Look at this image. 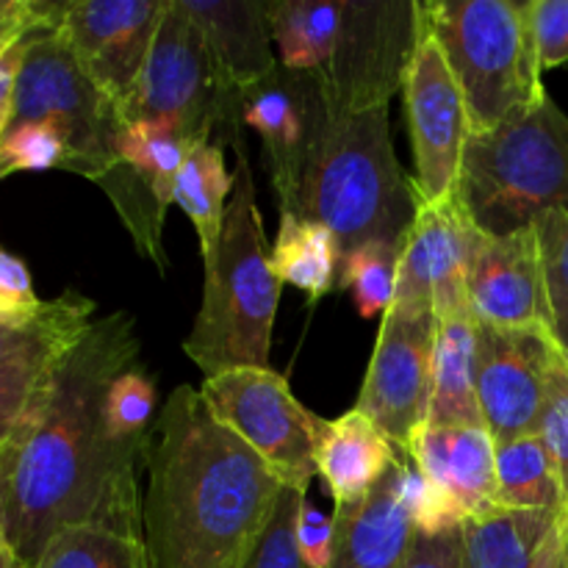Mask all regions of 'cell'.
I'll return each instance as SVG.
<instances>
[{"instance_id": "39", "label": "cell", "mask_w": 568, "mask_h": 568, "mask_svg": "<svg viewBox=\"0 0 568 568\" xmlns=\"http://www.w3.org/2000/svg\"><path fill=\"white\" fill-rule=\"evenodd\" d=\"M527 9L541 72L568 64V0H527Z\"/></svg>"}, {"instance_id": "44", "label": "cell", "mask_w": 568, "mask_h": 568, "mask_svg": "<svg viewBox=\"0 0 568 568\" xmlns=\"http://www.w3.org/2000/svg\"><path fill=\"white\" fill-rule=\"evenodd\" d=\"M26 48H28V37H22L20 42H14L9 50L0 53V136H3L6 128H9L11 111H14L17 78H20Z\"/></svg>"}, {"instance_id": "27", "label": "cell", "mask_w": 568, "mask_h": 568, "mask_svg": "<svg viewBox=\"0 0 568 568\" xmlns=\"http://www.w3.org/2000/svg\"><path fill=\"white\" fill-rule=\"evenodd\" d=\"M497 505L505 510H568L564 483L538 433L497 444Z\"/></svg>"}, {"instance_id": "10", "label": "cell", "mask_w": 568, "mask_h": 568, "mask_svg": "<svg viewBox=\"0 0 568 568\" xmlns=\"http://www.w3.org/2000/svg\"><path fill=\"white\" fill-rule=\"evenodd\" d=\"M419 39V0H342V31L322 89L333 116L388 105Z\"/></svg>"}, {"instance_id": "47", "label": "cell", "mask_w": 568, "mask_h": 568, "mask_svg": "<svg viewBox=\"0 0 568 568\" xmlns=\"http://www.w3.org/2000/svg\"><path fill=\"white\" fill-rule=\"evenodd\" d=\"M0 541H3V538H0Z\"/></svg>"}, {"instance_id": "14", "label": "cell", "mask_w": 568, "mask_h": 568, "mask_svg": "<svg viewBox=\"0 0 568 568\" xmlns=\"http://www.w3.org/2000/svg\"><path fill=\"white\" fill-rule=\"evenodd\" d=\"M547 327H494L477 322V399L494 444L538 433L552 366Z\"/></svg>"}, {"instance_id": "46", "label": "cell", "mask_w": 568, "mask_h": 568, "mask_svg": "<svg viewBox=\"0 0 568 568\" xmlns=\"http://www.w3.org/2000/svg\"><path fill=\"white\" fill-rule=\"evenodd\" d=\"M0 568H26L20 564V560H17V555L11 552V549L6 547L3 541H0Z\"/></svg>"}, {"instance_id": "19", "label": "cell", "mask_w": 568, "mask_h": 568, "mask_svg": "<svg viewBox=\"0 0 568 568\" xmlns=\"http://www.w3.org/2000/svg\"><path fill=\"white\" fill-rule=\"evenodd\" d=\"M466 300L480 325L547 327V286L536 225L508 236L477 231L466 272Z\"/></svg>"}, {"instance_id": "20", "label": "cell", "mask_w": 568, "mask_h": 568, "mask_svg": "<svg viewBox=\"0 0 568 568\" xmlns=\"http://www.w3.org/2000/svg\"><path fill=\"white\" fill-rule=\"evenodd\" d=\"M405 455L394 460L377 486L355 505L333 508V558L327 568H399L416 538L403 497Z\"/></svg>"}, {"instance_id": "22", "label": "cell", "mask_w": 568, "mask_h": 568, "mask_svg": "<svg viewBox=\"0 0 568 568\" xmlns=\"http://www.w3.org/2000/svg\"><path fill=\"white\" fill-rule=\"evenodd\" d=\"M397 460L392 438L358 408L327 422L316 449V475L333 497V508L355 505L377 486Z\"/></svg>"}, {"instance_id": "2", "label": "cell", "mask_w": 568, "mask_h": 568, "mask_svg": "<svg viewBox=\"0 0 568 568\" xmlns=\"http://www.w3.org/2000/svg\"><path fill=\"white\" fill-rule=\"evenodd\" d=\"M144 466L142 547L150 568H236L283 488L192 386L166 397Z\"/></svg>"}, {"instance_id": "7", "label": "cell", "mask_w": 568, "mask_h": 568, "mask_svg": "<svg viewBox=\"0 0 568 568\" xmlns=\"http://www.w3.org/2000/svg\"><path fill=\"white\" fill-rule=\"evenodd\" d=\"M50 122L67 142V170L98 183L120 161V105L81 70L59 31L28 33L11 122Z\"/></svg>"}, {"instance_id": "30", "label": "cell", "mask_w": 568, "mask_h": 568, "mask_svg": "<svg viewBox=\"0 0 568 568\" xmlns=\"http://www.w3.org/2000/svg\"><path fill=\"white\" fill-rule=\"evenodd\" d=\"M33 568H150L139 538L103 527H70L53 536Z\"/></svg>"}, {"instance_id": "17", "label": "cell", "mask_w": 568, "mask_h": 568, "mask_svg": "<svg viewBox=\"0 0 568 568\" xmlns=\"http://www.w3.org/2000/svg\"><path fill=\"white\" fill-rule=\"evenodd\" d=\"M181 3L203 33L220 87L214 142L222 148L231 144L236 155L247 153L239 100L277 67L266 3L261 0H181Z\"/></svg>"}, {"instance_id": "18", "label": "cell", "mask_w": 568, "mask_h": 568, "mask_svg": "<svg viewBox=\"0 0 568 568\" xmlns=\"http://www.w3.org/2000/svg\"><path fill=\"white\" fill-rule=\"evenodd\" d=\"M475 236L477 227L458 194L433 205L422 203L399 247L392 303L427 308L436 320L469 311L466 272Z\"/></svg>"}, {"instance_id": "31", "label": "cell", "mask_w": 568, "mask_h": 568, "mask_svg": "<svg viewBox=\"0 0 568 568\" xmlns=\"http://www.w3.org/2000/svg\"><path fill=\"white\" fill-rule=\"evenodd\" d=\"M403 242H366L338 264V288H349L364 320H375L392 308L397 286V264Z\"/></svg>"}, {"instance_id": "26", "label": "cell", "mask_w": 568, "mask_h": 568, "mask_svg": "<svg viewBox=\"0 0 568 568\" xmlns=\"http://www.w3.org/2000/svg\"><path fill=\"white\" fill-rule=\"evenodd\" d=\"M270 264L277 281L303 292L308 305H316L338 288L342 255H338L336 236L320 222H308L297 214H281Z\"/></svg>"}, {"instance_id": "38", "label": "cell", "mask_w": 568, "mask_h": 568, "mask_svg": "<svg viewBox=\"0 0 568 568\" xmlns=\"http://www.w3.org/2000/svg\"><path fill=\"white\" fill-rule=\"evenodd\" d=\"M538 436L544 438L549 455H552L568 505V364L560 355L552 366V375H549L547 403H544L541 422H538Z\"/></svg>"}, {"instance_id": "32", "label": "cell", "mask_w": 568, "mask_h": 568, "mask_svg": "<svg viewBox=\"0 0 568 568\" xmlns=\"http://www.w3.org/2000/svg\"><path fill=\"white\" fill-rule=\"evenodd\" d=\"M547 286V331L555 349L568 364V211L555 209L536 220Z\"/></svg>"}, {"instance_id": "36", "label": "cell", "mask_w": 568, "mask_h": 568, "mask_svg": "<svg viewBox=\"0 0 568 568\" xmlns=\"http://www.w3.org/2000/svg\"><path fill=\"white\" fill-rule=\"evenodd\" d=\"M64 355H37L0 366V447L17 430Z\"/></svg>"}, {"instance_id": "13", "label": "cell", "mask_w": 568, "mask_h": 568, "mask_svg": "<svg viewBox=\"0 0 568 568\" xmlns=\"http://www.w3.org/2000/svg\"><path fill=\"white\" fill-rule=\"evenodd\" d=\"M239 116L244 128H253L261 136L281 214L292 211L333 122L325 89L316 78L277 64L242 94Z\"/></svg>"}, {"instance_id": "45", "label": "cell", "mask_w": 568, "mask_h": 568, "mask_svg": "<svg viewBox=\"0 0 568 568\" xmlns=\"http://www.w3.org/2000/svg\"><path fill=\"white\" fill-rule=\"evenodd\" d=\"M536 568H568V510L560 516L552 536L544 544Z\"/></svg>"}, {"instance_id": "16", "label": "cell", "mask_w": 568, "mask_h": 568, "mask_svg": "<svg viewBox=\"0 0 568 568\" xmlns=\"http://www.w3.org/2000/svg\"><path fill=\"white\" fill-rule=\"evenodd\" d=\"M164 6L166 0H59L55 31L120 114L142 75Z\"/></svg>"}, {"instance_id": "15", "label": "cell", "mask_w": 568, "mask_h": 568, "mask_svg": "<svg viewBox=\"0 0 568 568\" xmlns=\"http://www.w3.org/2000/svg\"><path fill=\"white\" fill-rule=\"evenodd\" d=\"M192 150V144L183 142L170 128L153 122H125L120 131V161L98 181V186L114 203L139 253L153 261L161 275H166L170 266L161 231L166 211L175 203L178 175Z\"/></svg>"}, {"instance_id": "4", "label": "cell", "mask_w": 568, "mask_h": 568, "mask_svg": "<svg viewBox=\"0 0 568 568\" xmlns=\"http://www.w3.org/2000/svg\"><path fill=\"white\" fill-rule=\"evenodd\" d=\"M419 192L392 142L388 105L333 116L292 211L336 236L338 255L366 242H403L419 214Z\"/></svg>"}, {"instance_id": "28", "label": "cell", "mask_w": 568, "mask_h": 568, "mask_svg": "<svg viewBox=\"0 0 568 568\" xmlns=\"http://www.w3.org/2000/svg\"><path fill=\"white\" fill-rule=\"evenodd\" d=\"M233 186L236 178L227 172L222 144L203 142L186 155V164L178 175L175 203L192 220L203 258H209L220 244Z\"/></svg>"}, {"instance_id": "42", "label": "cell", "mask_w": 568, "mask_h": 568, "mask_svg": "<svg viewBox=\"0 0 568 568\" xmlns=\"http://www.w3.org/2000/svg\"><path fill=\"white\" fill-rule=\"evenodd\" d=\"M333 538H336V525L333 514L327 516L314 499L305 494L297 516V544L303 560L308 568H327L333 558Z\"/></svg>"}, {"instance_id": "25", "label": "cell", "mask_w": 568, "mask_h": 568, "mask_svg": "<svg viewBox=\"0 0 568 568\" xmlns=\"http://www.w3.org/2000/svg\"><path fill=\"white\" fill-rule=\"evenodd\" d=\"M564 514L552 510H505L471 516L460 525V568H536L544 544Z\"/></svg>"}, {"instance_id": "37", "label": "cell", "mask_w": 568, "mask_h": 568, "mask_svg": "<svg viewBox=\"0 0 568 568\" xmlns=\"http://www.w3.org/2000/svg\"><path fill=\"white\" fill-rule=\"evenodd\" d=\"M403 497L416 525V532H422V536H436V532L455 530V527L464 525L455 505L408 458H405Z\"/></svg>"}, {"instance_id": "33", "label": "cell", "mask_w": 568, "mask_h": 568, "mask_svg": "<svg viewBox=\"0 0 568 568\" xmlns=\"http://www.w3.org/2000/svg\"><path fill=\"white\" fill-rule=\"evenodd\" d=\"M308 491L283 486L270 516L244 549L236 568H308L297 544V516Z\"/></svg>"}, {"instance_id": "5", "label": "cell", "mask_w": 568, "mask_h": 568, "mask_svg": "<svg viewBox=\"0 0 568 568\" xmlns=\"http://www.w3.org/2000/svg\"><path fill=\"white\" fill-rule=\"evenodd\" d=\"M455 194L488 236L568 211V116L558 103L547 94L494 131L469 133Z\"/></svg>"}, {"instance_id": "11", "label": "cell", "mask_w": 568, "mask_h": 568, "mask_svg": "<svg viewBox=\"0 0 568 568\" xmlns=\"http://www.w3.org/2000/svg\"><path fill=\"white\" fill-rule=\"evenodd\" d=\"M436 327L438 320L433 311L392 303L383 314L364 388L355 405L403 455L427 427Z\"/></svg>"}, {"instance_id": "21", "label": "cell", "mask_w": 568, "mask_h": 568, "mask_svg": "<svg viewBox=\"0 0 568 568\" xmlns=\"http://www.w3.org/2000/svg\"><path fill=\"white\" fill-rule=\"evenodd\" d=\"M405 458L455 505L460 519L497 510V444L486 427H425Z\"/></svg>"}, {"instance_id": "40", "label": "cell", "mask_w": 568, "mask_h": 568, "mask_svg": "<svg viewBox=\"0 0 568 568\" xmlns=\"http://www.w3.org/2000/svg\"><path fill=\"white\" fill-rule=\"evenodd\" d=\"M44 308V300L33 292L26 261L0 250V320L11 325L33 322Z\"/></svg>"}, {"instance_id": "29", "label": "cell", "mask_w": 568, "mask_h": 568, "mask_svg": "<svg viewBox=\"0 0 568 568\" xmlns=\"http://www.w3.org/2000/svg\"><path fill=\"white\" fill-rule=\"evenodd\" d=\"M94 303L78 292L48 300L42 314L26 325L0 320V366L37 355H64L92 327Z\"/></svg>"}, {"instance_id": "1", "label": "cell", "mask_w": 568, "mask_h": 568, "mask_svg": "<svg viewBox=\"0 0 568 568\" xmlns=\"http://www.w3.org/2000/svg\"><path fill=\"white\" fill-rule=\"evenodd\" d=\"M133 364V316L114 311L92 322L0 447V538L26 568L70 527L142 541L139 464L150 442H116L103 419L111 381Z\"/></svg>"}, {"instance_id": "12", "label": "cell", "mask_w": 568, "mask_h": 568, "mask_svg": "<svg viewBox=\"0 0 568 568\" xmlns=\"http://www.w3.org/2000/svg\"><path fill=\"white\" fill-rule=\"evenodd\" d=\"M403 98L414 148V186L425 205L442 203L458 189L469 114L442 48L422 20L403 78Z\"/></svg>"}, {"instance_id": "8", "label": "cell", "mask_w": 568, "mask_h": 568, "mask_svg": "<svg viewBox=\"0 0 568 568\" xmlns=\"http://www.w3.org/2000/svg\"><path fill=\"white\" fill-rule=\"evenodd\" d=\"M200 394L211 414L236 433L283 486L308 491L327 422L294 397L286 377L272 369H231L205 377Z\"/></svg>"}, {"instance_id": "43", "label": "cell", "mask_w": 568, "mask_h": 568, "mask_svg": "<svg viewBox=\"0 0 568 568\" xmlns=\"http://www.w3.org/2000/svg\"><path fill=\"white\" fill-rule=\"evenodd\" d=\"M460 555H464V532L455 530L436 532V536H422L416 532L414 547L399 568H460Z\"/></svg>"}, {"instance_id": "34", "label": "cell", "mask_w": 568, "mask_h": 568, "mask_svg": "<svg viewBox=\"0 0 568 568\" xmlns=\"http://www.w3.org/2000/svg\"><path fill=\"white\" fill-rule=\"evenodd\" d=\"M155 410V381L139 364L111 381L103 403V419L116 442H150V422Z\"/></svg>"}, {"instance_id": "9", "label": "cell", "mask_w": 568, "mask_h": 568, "mask_svg": "<svg viewBox=\"0 0 568 568\" xmlns=\"http://www.w3.org/2000/svg\"><path fill=\"white\" fill-rule=\"evenodd\" d=\"M220 87L209 48L181 0H166L153 48L142 67L122 122H153L197 148L214 142Z\"/></svg>"}, {"instance_id": "41", "label": "cell", "mask_w": 568, "mask_h": 568, "mask_svg": "<svg viewBox=\"0 0 568 568\" xmlns=\"http://www.w3.org/2000/svg\"><path fill=\"white\" fill-rule=\"evenodd\" d=\"M59 0H0V53L33 31H53Z\"/></svg>"}, {"instance_id": "6", "label": "cell", "mask_w": 568, "mask_h": 568, "mask_svg": "<svg viewBox=\"0 0 568 568\" xmlns=\"http://www.w3.org/2000/svg\"><path fill=\"white\" fill-rule=\"evenodd\" d=\"M419 20L442 48L469 133H486L547 98L527 0H427Z\"/></svg>"}, {"instance_id": "24", "label": "cell", "mask_w": 568, "mask_h": 568, "mask_svg": "<svg viewBox=\"0 0 568 568\" xmlns=\"http://www.w3.org/2000/svg\"><path fill=\"white\" fill-rule=\"evenodd\" d=\"M266 20L277 64L325 83L342 31V0H270Z\"/></svg>"}, {"instance_id": "23", "label": "cell", "mask_w": 568, "mask_h": 568, "mask_svg": "<svg viewBox=\"0 0 568 568\" xmlns=\"http://www.w3.org/2000/svg\"><path fill=\"white\" fill-rule=\"evenodd\" d=\"M427 427H486L477 399V320L471 311L438 320Z\"/></svg>"}, {"instance_id": "35", "label": "cell", "mask_w": 568, "mask_h": 568, "mask_svg": "<svg viewBox=\"0 0 568 568\" xmlns=\"http://www.w3.org/2000/svg\"><path fill=\"white\" fill-rule=\"evenodd\" d=\"M67 142L50 122H14L0 136V181L26 170H67Z\"/></svg>"}, {"instance_id": "3", "label": "cell", "mask_w": 568, "mask_h": 568, "mask_svg": "<svg viewBox=\"0 0 568 568\" xmlns=\"http://www.w3.org/2000/svg\"><path fill=\"white\" fill-rule=\"evenodd\" d=\"M236 186L220 244L205 264L203 303L183 353L205 377L231 369H270L281 286L266 253L247 153L236 155Z\"/></svg>"}]
</instances>
